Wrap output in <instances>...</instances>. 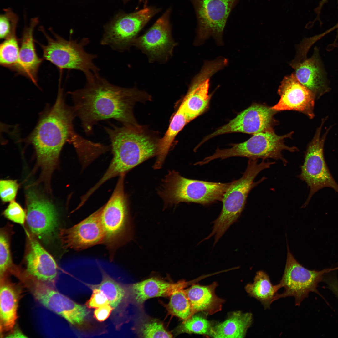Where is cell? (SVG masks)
I'll return each mask as SVG.
<instances>
[{"label":"cell","instance_id":"18","mask_svg":"<svg viewBox=\"0 0 338 338\" xmlns=\"http://www.w3.org/2000/svg\"><path fill=\"white\" fill-rule=\"evenodd\" d=\"M102 207L79 223L59 229L58 237L63 248L76 251L103 244L105 233L101 222Z\"/></svg>","mask_w":338,"mask_h":338},{"label":"cell","instance_id":"5","mask_svg":"<svg viewBox=\"0 0 338 338\" xmlns=\"http://www.w3.org/2000/svg\"><path fill=\"white\" fill-rule=\"evenodd\" d=\"M125 175L119 176L111 196L102 207L100 218L105 233L103 244L111 260L116 251L130 241L133 236L132 223L124 191Z\"/></svg>","mask_w":338,"mask_h":338},{"label":"cell","instance_id":"25","mask_svg":"<svg viewBox=\"0 0 338 338\" xmlns=\"http://www.w3.org/2000/svg\"><path fill=\"white\" fill-rule=\"evenodd\" d=\"M0 279V325L3 331H7L15 325L19 295L12 283L6 281L5 278Z\"/></svg>","mask_w":338,"mask_h":338},{"label":"cell","instance_id":"17","mask_svg":"<svg viewBox=\"0 0 338 338\" xmlns=\"http://www.w3.org/2000/svg\"><path fill=\"white\" fill-rule=\"evenodd\" d=\"M29 279L33 295L41 304L72 325L83 324L89 313L86 306L77 303L35 279Z\"/></svg>","mask_w":338,"mask_h":338},{"label":"cell","instance_id":"1","mask_svg":"<svg viewBox=\"0 0 338 338\" xmlns=\"http://www.w3.org/2000/svg\"><path fill=\"white\" fill-rule=\"evenodd\" d=\"M68 93L72 99L75 117L88 135L93 134L94 126L98 122L109 119L125 125L136 126L133 106L138 97L146 95L135 88L113 84L99 73L86 79L83 88Z\"/></svg>","mask_w":338,"mask_h":338},{"label":"cell","instance_id":"28","mask_svg":"<svg viewBox=\"0 0 338 338\" xmlns=\"http://www.w3.org/2000/svg\"><path fill=\"white\" fill-rule=\"evenodd\" d=\"M189 122L186 115L179 107L172 117L165 135L158 143V157L154 165L155 168L161 167L176 136Z\"/></svg>","mask_w":338,"mask_h":338},{"label":"cell","instance_id":"21","mask_svg":"<svg viewBox=\"0 0 338 338\" xmlns=\"http://www.w3.org/2000/svg\"><path fill=\"white\" fill-rule=\"evenodd\" d=\"M290 65L294 69L298 81L316 96L320 97L328 91L325 75L316 51L311 57L308 58L306 54L297 52Z\"/></svg>","mask_w":338,"mask_h":338},{"label":"cell","instance_id":"29","mask_svg":"<svg viewBox=\"0 0 338 338\" xmlns=\"http://www.w3.org/2000/svg\"><path fill=\"white\" fill-rule=\"evenodd\" d=\"M12 228L10 225L2 228L0 233V279L5 277L8 274H15L18 268L14 264L10 248V239Z\"/></svg>","mask_w":338,"mask_h":338},{"label":"cell","instance_id":"4","mask_svg":"<svg viewBox=\"0 0 338 338\" xmlns=\"http://www.w3.org/2000/svg\"><path fill=\"white\" fill-rule=\"evenodd\" d=\"M258 159H249L242 177L232 181L222 200L223 207L220 214L213 222V226L210 234L204 238L206 240L214 237L213 246L218 241L230 227L239 218L243 210L250 192L253 187L264 181L263 177L254 182L257 175L262 170L269 168L275 162L265 161L259 163Z\"/></svg>","mask_w":338,"mask_h":338},{"label":"cell","instance_id":"12","mask_svg":"<svg viewBox=\"0 0 338 338\" xmlns=\"http://www.w3.org/2000/svg\"><path fill=\"white\" fill-rule=\"evenodd\" d=\"M157 11L145 7L119 16L105 28L100 44L119 52L129 49L139 32Z\"/></svg>","mask_w":338,"mask_h":338},{"label":"cell","instance_id":"11","mask_svg":"<svg viewBox=\"0 0 338 338\" xmlns=\"http://www.w3.org/2000/svg\"><path fill=\"white\" fill-rule=\"evenodd\" d=\"M197 21L195 43L202 44L212 36L218 44H222L223 31L230 14L238 0H191Z\"/></svg>","mask_w":338,"mask_h":338},{"label":"cell","instance_id":"41","mask_svg":"<svg viewBox=\"0 0 338 338\" xmlns=\"http://www.w3.org/2000/svg\"><path fill=\"white\" fill-rule=\"evenodd\" d=\"M327 0H322V1H321V4H324V3H325V2L326 1H327Z\"/></svg>","mask_w":338,"mask_h":338},{"label":"cell","instance_id":"15","mask_svg":"<svg viewBox=\"0 0 338 338\" xmlns=\"http://www.w3.org/2000/svg\"><path fill=\"white\" fill-rule=\"evenodd\" d=\"M169 9L143 35L137 37L133 46L145 53L151 62L165 63L172 56L177 43L171 35Z\"/></svg>","mask_w":338,"mask_h":338},{"label":"cell","instance_id":"31","mask_svg":"<svg viewBox=\"0 0 338 338\" xmlns=\"http://www.w3.org/2000/svg\"><path fill=\"white\" fill-rule=\"evenodd\" d=\"M170 296L167 306L171 314L184 320L192 315L191 305L185 290H177Z\"/></svg>","mask_w":338,"mask_h":338},{"label":"cell","instance_id":"7","mask_svg":"<svg viewBox=\"0 0 338 338\" xmlns=\"http://www.w3.org/2000/svg\"><path fill=\"white\" fill-rule=\"evenodd\" d=\"M164 180L160 194L166 203L177 204L184 202L205 206L222 201L232 182L189 179L174 171L170 172Z\"/></svg>","mask_w":338,"mask_h":338},{"label":"cell","instance_id":"26","mask_svg":"<svg viewBox=\"0 0 338 338\" xmlns=\"http://www.w3.org/2000/svg\"><path fill=\"white\" fill-rule=\"evenodd\" d=\"M252 314L240 311L232 313L223 322L213 326L210 336L214 338H243L251 325Z\"/></svg>","mask_w":338,"mask_h":338},{"label":"cell","instance_id":"33","mask_svg":"<svg viewBox=\"0 0 338 338\" xmlns=\"http://www.w3.org/2000/svg\"><path fill=\"white\" fill-rule=\"evenodd\" d=\"M184 320L178 328L179 333H195L210 336L213 326L206 318L193 315Z\"/></svg>","mask_w":338,"mask_h":338},{"label":"cell","instance_id":"36","mask_svg":"<svg viewBox=\"0 0 338 338\" xmlns=\"http://www.w3.org/2000/svg\"><path fill=\"white\" fill-rule=\"evenodd\" d=\"M3 214L8 220L19 224L23 225L26 220V213L24 210L14 200L10 202Z\"/></svg>","mask_w":338,"mask_h":338},{"label":"cell","instance_id":"14","mask_svg":"<svg viewBox=\"0 0 338 338\" xmlns=\"http://www.w3.org/2000/svg\"><path fill=\"white\" fill-rule=\"evenodd\" d=\"M227 59L219 57L204 63L200 71L193 79L188 92L180 107L189 122L207 108L210 99L208 94L211 77L228 64Z\"/></svg>","mask_w":338,"mask_h":338},{"label":"cell","instance_id":"39","mask_svg":"<svg viewBox=\"0 0 338 338\" xmlns=\"http://www.w3.org/2000/svg\"><path fill=\"white\" fill-rule=\"evenodd\" d=\"M114 308L109 304L97 308L94 312V317L97 321H103L108 318Z\"/></svg>","mask_w":338,"mask_h":338},{"label":"cell","instance_id":"2","mask_svg":"<svg viewBox=\"0 0 338 338\" xmlns=\"http://www.w3.org/2000/svg\"><path fill=\"white\" fill-rule=\"evenodd\" d=\"M72 107L67 105L63 90L59 88L54 105L42 115L31 133L29 140L35 148L43 176L48 178L56 166L61 151L66 141L75 148L83 146L87 139L76 132Z\"/></svg>","mask_w":338,"mask_h":338},{"label":"cell","instance_id":"30","mask_svg":"<svg viewBox=\"0 0 338 338\" xmlns=\"http://www.w3.org/2000/svg\"><path fill=\"white\" fill-rule=\"evenodd\" d=\"M16 28L13 29L0 47L1 65L13 70L17 64L20 49Z\"/></svg>","mask_w":338,"mask_h":338},{"label":"cell","instance_id":"10","mask_svg":"<svg viewBox=\"0 0 338 338\" xmlns=\"http://www.w3.org/2000/svg\"><path fill=\"white\" fill-rule=\"evenodd\" d=\"M324 123L323 120L308 146L299 176L310 188L308 197L303 206L304 207L308 204L314 194L322 188H331L338 193V184L330 172L324 157V144L328 130L321 136Z\"/></svg>","mask_w":338,"mask_h":338},{"label":"cell","instance_id":"20","mask_svg":"<svg viewBox=\"0 0 338 338\" xmlns=\"http://www.w3.org/2000/svg\"><path fill=\"white\" fill-rule=\"evenodd\" d=\"M25 253L23 259L25 266L20 273L38 280L52 282L57 274L56 263L52 256L31 233H27Z\"/></svg>","mask_w":338,"mask_h":338},{"label":"cell","instance_id":"24","mask_svg":"<svg viewBox=\"0 0 338 338\" xmlns=\"http://www.w3.org/2000/svg\"><path fill=\"white\" fill-rule=\"evenodd\" d=\"M194 281H182L171 283L151 278L133 284L131 290L136 301L141 304L149 298L171 296L175 291L183 289Z\"/></svg>","mask_w":338,"mask_h":338},{"label":"cell","instance_id":"3","mask_svg":"<svg viewBox=\"0 0 338 338\" xmlns=\"http://www.w3.org/2000/svg\"><path fill=\"white\" fill-rule=\"evenodd\" d=\"M110 125L104 129L110 139L113 157L102 177L90 188L92 192L109 179L125 174L157 152V144L137 126Z\"/></svg>","mask_w":338,"mask_h":338},{"label":"cell","instance_id":"16","mask_svg":"<svg viewBox=\"0 0 338 338\" xmlns=\"http://www.w3.org/2000/svg\"><path fill=\"white\" fill-rule=\"evenodd\" d=\"M277 111L267 105L253 104L227 124L206 136L201 143L224 134L241 132L254 134L274 131L273 126L276 123L274 116Z\"/></svg>","mask_w":338,"mask_h":338},{"label":"cell","instance_id":"42","mask_svg":"<svg viewBox=\"0 0 338 338\" xmlns=\"http://www.w3.org/2000/svg\"><path fill=\"white\" fill-rule=\"evenodd\" d=\"M336 296L337 297V298L338 299V291L337 292V293L336 294Z\"/></svg>","mask_w":338,"mask_h":338},{"label":"cell","instance_id":"32","mask_svg":"<svg viewBox=\"0 0 338 338\" xmlns=\"http://www.w3.org/2000/svg\"><path fill=\"white\" fill-rule=\"evenodd\" d=\"M93 288L101 291L108 299L110 305L115 308L121 302L125 295L123 288L117 282L105 273H103V280L101 283Z\"/></svg>","mask_w":338,"mask_h":338},{"label":"cell","instance_id":"9","mask_svg":"<svg viewBox=\"0 0 338 338\" xmlns=\"http://www.w3.org/2000/svg\"><path fill=\"white\" fill-rule=\"evenodd\" d=\"M287 252L284 274L279 283L276 285L279 289L283 287L284 290L282 294H276L274 301L282 298L293 296L295 298V305L299 306L310 292L320 295L317 289L319 284L323 281L325 274L338 269V266L320 271L309 270L296 260L288 246Z\"/></svg>","mask_w":338,"mask_h":338},{"label":"cell","instance_id":"34","mask_svg":"<svg viewBox=\"0 0 338 338\" xmlns=\"http://www.w3.org/2000/svg\"><path fill=\"white\" fill-rule=\"evenodd\" d=\"M0 17V38L5 39L13 28H16L18 21L17 15L10 8L4 10Z\"/></svg>","mask_w":338,"mask_h":338},{"label":"cell","instance_id":"35","mask_svg":"<svg viewBox=\"0 0 338 338\" xmlns=\"http://www.w3.org/2000/svg\"><path fill=\"white\" fill-rule=\"evenodd\" d=\"M143 336L146 338H172V335L167 331L162 324L152 320L144 324L141 330Z\"/></svg>","mask_w":338,"mask_h":338},{"label":"cell","instance_id":"38","mask_svg":"<svg viewBox=\"0 0 338 338\" xmlns=\"http://www.w3.org/2000/svg\"><path fill=\"white\" fill-rule=\"evenodd\" d=\"M109 304V301L105 294L100 290L93 288L92 293L86 305L90 308H96L105 305Z\"/></svg>","mask_w":338,"mask_h":338},{"label":"cell","instance_id":"23","mask_svg":"<svg viewBox=\"0 0 338 338\" xmlns=\"http://www.w3.org/2000/svg\"><path fill=\"white\" fill-rule=\"evenodd\" d=\"M217 285L215 282L207 286L194 284L185 290L191 305L192 315L200 312L212 315L221 310L224 300L215 294Z\"/></svg>","mask_w":338,"mask_h":338},{"label":"cell","instance_id":"27","mask_svg":"<svg viewBox=\"0 0 338 338\" xmlns=\"http://www.w3.org/2000/svg\"><path fill=\"white\" fill-rule=\"evenodd\" d=\"M245 289L247 293L260 302L265 310L269 309L279 290L273 285L269 275L264 271H258L253 283L248 284Z\"/></svg>","mask_w":338,"mask_h":338},{"label":"cell","instance_id":"22","mask_svg":"<svg viewBox=\"0 0 338 338\" xmlns=\"http://www.w3.org/2000/svg\"><path fill=\"white\" fill-rule=\"evenodd\" d=\"M38 23V18H33L29 25L23 30L18 60L13 70L29 79L36 85L38 71L43 60L37 54L33 38L34 28Z\"/></svg>","mask_w":338,"mask_h":338},{"label":"cell","instance_id":"37","mask_svg":"<svg viewBox=\"0 0 338 338\" xmlns=\"http://www.w3.org/2000/svg\"><path fill=\"white\" fill-rule=\"evenodd\" d=\"M18 188L15 180H3L0 181V194L2 201L5 202L14 200Z\"/></svg>","mask_w":338,"mask_h":338},{"label":"cell","instance_id":"40","mask_svg":"<svg viewBox=\"0 0 338 338\" xmlns=\"http://www.w3.org/2000/svg\"><path fill=\"white\" fill-rule=\"evenodd\" d=\"M8 337H27L19 330L16 329L12 331L8 335Z\"/></svg>","mask_w":338,"mask_h":338},{"label":"cell","instance_id":"8","mask_svg":"<svg viewBox=\"0 0 338 338\" xmlns=\"http://www.w3.org/2000/svg\"><path fill=\"white\" fill-rule=\"evenodd\" d=\"M293 133L292 132L279 136L274 131L256 133L244 142L231 144V147L229 148H218L213 155L205 157L204 161L208 163L218 158L223 160L236 156L249 159L261 158L265 160L271 158L280 160L286 166L288 162L282 154L283 151L286 150L291 152L298 151L297 147L288 146L284 143V139L290 137Z\"/></svg>","mask_w":338,"mask_h":338},{"label":"cell","instance_id":"6","mask_svg":"<svg viewBox=\"0 0 338 338\" xmlns=\"http://www.w3.org/2000/svg\"><path fill=\"white\" fill-rule=\"evenodd\" d=\"M47 41L45 45L38 43L43 53L44 59L49 61L61 70L75 69L83 72L86 79L99 73L100 69L93 62L97 55L87 52L84 47L90 43L88 38L67 40L56 34L50 29L54 38L49 37L43 27L39 28Z\"/></svg>","mask_w":338,"mask_h":338},{"label":"cell","instance_id":"19","mask_svg":"<svg viewBox=\"0 0 338 338\" xmlns=\"http://www.w3.org/2000/svg\"><path fill=\"white\" fill-rule=\"evenodd\" d=\"M278 93L280 99L272 109L276 111L295 110L310 119L314 117L316 96L298 81L294 72L284 78L279 87Z\"/></svg>","mask_w":338,"mask_h":338},{"label":"cell","instance_id":"13","mask_svg":"<svg viewBox=\"0 0 338 338\" xmlns=\"http://www.w3.org/2000/svg\"><path fill=\"white\" fill-rule=\"evenodd\" d=\"M26 221L31 233L38 240L48 244L54 238L59 220L54 205L35 191L26 195Z\"/></svg>","mask_w":338,"mask_h":338}]
</instances>
